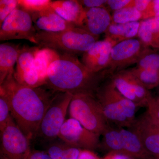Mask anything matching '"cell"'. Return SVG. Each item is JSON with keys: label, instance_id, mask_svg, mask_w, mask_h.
<instances>
[{"label": "cell", "instance_id": "cell-38", "mask_svg": "<svg viewBox=\"0 0 159 159\" xmlns=\"http://www.w3.org/2000/svg\"><path fill=\"white\" fill-rule=\"evenodd\" d=\"M154 11L156 15L159 12V0H152Z\"/></svg>", "mask_w": 159, "mask_h": 159}, {"label": "cell", "instance_id": "cell-10", "mask_svg": "<svg viewBox=\"0 0 159 159\" xmlns=\"http://www.w3.org/2000/svg\"><path fill=\"white\" fill-rule=\"evenodd\" d=\"M110 78L116 88L124 97L139 107H146L148 100L152 96L129 69L119 71L111 75Z\"/></svg>", "mask_w": 159, "mask_h": 159}, {"label": "cell", "instance_id": "cell-29", "mask_svg": "<svg viewBox=\"0 0 159 159\" xmlns=\"http://www.w3.org/2000/svg\"><path fill=\"white\" fill-rule=\"evenodd\" d=\"M11 110L8 98L0 89V131H2L11 118Z\"/></svg>", "mask_w": 159, "mask_h": 159}, {"label": "cell", "instance_id": "cell-16", "mask_svg": "<svg viewBox=\"0 0 159 159\" xmlns=\"http://www.w3.org/2000/svg\"><path fill=\"white\" fill-rule=\"evenodd\" d=\"M29 13L37 31L59 32L76 27L60 16L51 7L43 11Z\"/></svg>", "mask_w": 159, "mask_h": 159}, {"label": "cell", "instance_id": "cell-23", "mask_svg": "<svg viewBox=\"0 0 159 159\" xmlns=\"http://www.w3.org/2000/svg\"><path fill=\"white\" fill-rule=\"evenodd\" d=\"M138 38L145 45L159 49V24L154 18L140 21Z\"/></svg>", "mask_w": 159, "mask_h": 159}, {"label": "cell", "instance_id": "cell-34", "mask_svg": "<svg viewBox=\"0 0 159 159\" xmlns=\"http://www.w3.org/2000/svg\"><path fill=\"white\" fill-rule=\"evenodd\" d=\"M84 8L105 7L107 0H81L79 1Z\"/></svg>", "mask_w": 159, "mask_h": 159}, {"label": "cell", "instance_id": "cell-6", "mask_svg": "<svg viewBox=\"0 0 159 159\" xmlns=\"http://www.w3.org/2000/svg\"><path fill=\"white\" fill-rule=\"evenodd\" d=\"M37 32L30 13L19 7L0 25V40L25 39L37 44Z\"/></svg>", "mask_w": 159, "mask_h": 159}, {"label": "cell", "instance_id": "cell-22", "mask_svg": "<svg viewBox=\"0 0 159 159\" xmlns=\"http://www.w3.org/2000/svg\"><path fill=\"white\" fill-rule=\"evenodd\" d=\"M46 144L45 152L53 159H78L81 150L58 138Z\"/></svg>", "mask_w": 159, "mask_h": 159}, {"label": "cell", "instance_id": "cell-2", "mask_svg": "<svg viewBox=\"0 0 159 159\" xmlns=\"http://www.w3.org/2000/svg\"><path fill=\"white\" fill-rule=\"evenodd\" d=\"M111 76L107 70L94 73L76 56L58 52L48 68L43 86L54 92L73 95L87 94L95 96L101 84Z\"/></svg>", "mask_w": 159, "mask_h": 159}, {"label": "cell", "instance_id": "cell-35", "mask_svg": "<svg viewBox=\"0 0 159 159\" xmlns=\"http://www.w3.org/2000/svg\"><path fill=\"white\" fill-rule=\"evenodd\" d=\"M78 159H102L94 152L88 149H81Z\"/></svg>", "mask_w": 159, "mask_h": 159}, {"label": "cell", "instance_id": "cell-20", "mask_svg": "<svg viewBox=\"0 0 159 159\" xmlns=\"http://www.w3.org/2000/svg\"><path fill=\"white\" fill-rule=\"evenodd\" d=\"M140 21L126 24L111 23L105 32V38L108 39L116 44L126 40L138 37Z\"/></svg>", "mask_w": 159, "mask_h": 159}, {"label": "cell", "instance_id": "cell-7", "mask_svg": "<svg viewBox=\"0 0 159 159\" xmlns=\"http://www.w3.org/2000/svg\"><path fill=\"white\" fill-rule=\"evenodd\" d=\"M30 141L11 117L1 131L0 159H28L31 151Z\"/></svg>", "mask_w": 159, "mask_h": 159}, {"label": "cell", "instance_id": "cell-31", "mask_svg": "<svg viewBox=\"0 0 159 159\" xmlns=\"http://www.w3.org/2000/svg\"><path fill=\"white\" fill-rule=\"evenodd\" d=\"M19 7L17 0L0 1V25L9 14Z\"/></svg>", "mask_w": 159, "mask_h": 159}, {"label": "cell", "instance_id": "cell-41", "mask_svg": "<svg viewBox=\"0 0 159 159\" xmlns=\"http://www.w3.org/2000/svg\"><path fill=\"white\" fill-rule=\"evenodd\" d=\"M157 159H159V158H158Z\"/></svg>", "mask_w": 159, "mask_h": 159}, {"label": "cell", "instance_id": "cell-8", "mask_svg": "<svg viewBox=\"0 0 159 159\" xmlns=\"http://www.w3.org/2000/svg\"><path fill=\"white\" fill-rule=\"evenodd\" d=\"M147 47L138 38L118 43L112 48L106 70L111 75L132 65L136 64Z\"/></svg>", "mask_w": 159, "mask_h": 159}, {"label": "cell", "instance_id": "cell-1", "mask_svg": "<svg viewBox=\"0 0 159 159\" xmlns=\"http://www.w3.org/2000/svg\"><path fill=\"white\" fill-rule=\"evenodd\" d=\"M0 89L8 98L16 125L29 140L35 139L40 123L57 92L43 86L32 88L21 85L13 74L7 77Z\"/></svg>", "mask_w": 159, "mask_h": 159}, {"label": "cell", "instance_id": "cell-33", "mask_svg": "<svg viewBox=\"0 0 159 159\" xmlns=\"http://www.w3.org/2000/svg\"><path fill=\"white\" fill-rule=\"evenodd\" d=\"M134 0H107L105 8L110 12L115 11L130 6Z\"/></svg>", "mask_w": 159, "mask_h": 159}, {"label": "cell", "instance_id": "cell-9", "mask_svg": "<svg viewBox=\"0 0 159 159\" xmlns=\"http://www.w3.org/2000/svg\"><path fill=\"white\" fill-rule=\"evenodd\" d=\"M99 137L84 127L77 120L70 118L66 119L57 138L76 148L94 151L99 148Z\"/></svg>", "mask_w": 159, "mask_h": 159}, {"label": "cell", "instance_id": "cell-30", "mask_svg": "<svg viewBox=\"0 0 159 159\" xmlns=\"http://www.w3.org/2000/svg\"><path fill=\"white\" fill-rule=\"evenodd\" d=\"M134 6L141 13L142 20L155 16L152 0H134Z\"/></svg>", "mask_w": 159, "mask_h": 159}, {"label": "cell", "instance_id": "cell-13", "mask_svg": "<svg viewBox=\"0 0 159 159\" xmlns=\"http://www.w3.org/2000/svg\"><path fill=\"white\" fill-rule=\"evenodd\" d=\"M141 140L145 150L154 159L159 158V126L147 111L135 119L129 128Z\"/></svg>", "mask_w": 159, "mask_h": 159}, {"label": "cell", "instance_id": "cell-5", "mask_svg": "<svg viewBox=\"0 0 159 159\" xmlns=\"http://www.w3.org/2000/svg\"><path fill=\"white\" fill-rule=\"evenodd\" d=\"M73 97L69 93L57 92L40 123L36 138L46 142L57 139Z\"/></svg>", "mask_w": 159, "mask_h": 159}, {"label": "cell", "instance_id": "cell-21", "mask_svg": "<svg viewBox=\"0 0 159 159\" xmlns=\"http://www.w3.org/2000/svg\"><path fill=\"white\" fill-rule=\"evenodd\" d=\"M120 127L109 123L101 136L98 149L109 152L123 154V144Z\"/></svg>", "mask_w": 159, "mask_h": 159}, {"label": "cell", "instance_id": "cell-19", "mask_svg": "<svg viewBox=\"0 0 159 159\" xmlns=\"http://www.w3.org/2000/svg\"><path fill=\"white\" fill-rule=\"evenodd\" d=\"M20 48L19 45L6 43L0 45V85L10 74L14 73Z\"/></svg>", "mask_w": 159, "mask_h": 159}, {"label": "cell", "instance_id": "cell-24", "mask_svg": "<svg viewBox=\"0 0 159 159\" xmlns=\"http://www.w3.org/2000/svg\"><path fill=\"white\" fill-rule=\"evenodd\" d=\"M58 52L47 48H40L38 51L34 61L35 70L44 85L48 68L57 56Z\"/></svg>", "mask_w": 159, "mask_h": 159}, {"label": "cell", "instance_id": "cell-40", "mask_svg": "<svg viewBox=\"0 0 159 159\" xmlns=\"http://www.w3.org/2000/svg\"><path fill=\"white\" fill-rule=\"evenodd\" d=\"M159 101V92L158 93V94L157 96V97H155Z\"/></svg>", "mask_w": 159, "mask_h": 159}, {"label": "cell", "instance_id": "cell-39", "mask_svg": "<svg viewBox=\"0 0 159 159\" xmlns=\"http://www.w3.org/2000/svg\"><path fill=\"white\" fill-rule=\"evenodd\" d=\"M154 18L157 21L159 24V12H158V13L155 16V17Z\"/></svg>", "mask_w": 159, "mask_h": 159}, {"label": "cell", "instance_id": "cell-36", "mask_svg": "<svg viewBox=\"0 0 159 159\" xmlns=\"http://www.w3.org/2000/svg\"><path fill=\"white\" fill-rule=\"evenodd\" d=\"M28 159H53L45 152L32 150L29 155Z\"/></svg>", "mask_w": 159, "mask_h": 159}, {"label": "cell", "instance_id": "cell-11", "mask_svg": "<svg viewBox=\"0 0 159 159\" xmlns=\"http://www.w3.org/2000/svg\"><path fill=\"white\" fill-rule=\"evenodd\" d=\"M114 87L113 82L110 77L101 84L95 97L109 123L119 127L129 128L131 123L123 114L114 97Z\"/></svg>", "mask_w": 159, "mask_h": 159}, {"label": "cell", "instance_id": "cell-4", "mask_svg": "<svg viewBox=\"0 0 159 159\" xmlns=\"http://www.w3.org/2000/svg\"><path fill=\"white\" fill-rule=\"evenodd\" d=\"M70 118L101 136L109 124L96 97L90 94L73 95L69 105Z\"/></svg>", "mask_w": 159, "mask_h": 159}, {"label": "cell", "instance_id": "cell-37", "mask_svg": "<svg viewBox=\"0 0 159 159\" xmlns=\"http://www.w3.org/2000/svg\"><path fill=\"white\" fill-rule=\"evenodd\" d=\"M102 159H134L128 156L116 152H109Z\"/></svg>", "mask_w": 159, "mask_h": 159}, {"label": "cell", "instance_id": "cell-32", "mask_svg": "<svg viewBox=\"0 0 159 159\" xmlns=\"http://www.w3.org/2000/svg\"><path fill=\"white\" fill-rule=\"evenodd\" d=\"M147 111L152 120L159 126V101L152 96L147 102Z\"/></svg>", "mask_w": 159, "mask_h": 159}, {"label": "cell", "instance_id": "cell-3", "mask_svg": "<svg viewBox=\"0 0 159 159\" xmlns=\"http://www.w3.org/2000/svg\"><path fill=\"white\" fill-rule=\"evenodd\" d=\"M98 38L76 26L59 32L37 31L36 45L40 48L50 49L61 54L76 56L88 51L98 41Z\"/></svg>", "mask_w": 159, "mask_h": 159}, {"label": "cell", "instance_id": "cell-15", "mask_svg": "<svg viewBox=\"0 0 159 159\" xmlns=\"http://www.w3.org/2000/svg\"><path fill=\"white\" fill-rule=\"evenodd\" d=\"M112 23V15L105 7L84 8L80 28L96 36L105 33Z\"/></svg>", "mask_w": 159, "mask_h": 159}, {"label": "cell", "instance_id": "cell-28", "mask_svg": "<svg viewBox=\"0 0 159 159\" xmlns=\"http://www.w3.org/2000/svg\"><path fill=\"white\" fill-rule=\"evenodd\" d=\"M20 8L29 12H38L51 7L52 1L50 0H18Z\"/></svg>", "mask_w": 159, "mask_h": 159}, {"label": "cell", "instance_id": "cell-14", "mask_svg": "<svg viewBox=\"0 0 159 159\" xmlns=\"http://www.w3.org/2000/svg\"><path fill=\"white\" fill-rule=\"evenodd\" d=\"M116 44L108 39L97 41L84 53L81 62L89 70L99 73L107 70L112 48Z\"/></svg>", "mask_w": 159, "mask_h": 159}, {"label": "cell", "instance_id": "cell-12", "mask_svg": "<svg viewBox=\"0 0 159 159\" xmlns=\"http://www.w3.org/2000/svg\"><path fill=\"white\" fill-rule=\"evenodd\" d=\"M40 48L39 47L28 46H23L20 48L13 76L21 85L32 88L43 86V83L34 66L35 56Z\"/></svg>", "mask_w": 159, "mask_h": 159}, {"label": "cell", "instance_id": "cell-18", "mask_svg": "<svg viewBox=\"0 0 159 159\" xmlns=\"http://www.w3.org/2000/svg\"><path fill=\"white\" fill-rule=\"evenodd\" d=\"M124 154L134 159H154L145 150L139 136L129 129L120 127Z\"/></svg>", "mask_w": 159, "mask_h": 159}, {"label": "cell", "instance_id": "cell-17", "mask_svg": "<svg viewBox=\"0 0 159 159\" xmlns=\"http://www.w3.org/2000/svg\"><path fill=\"white\" fill-rule=\"evenodd\" d=\"M51 8L67 21L79 27L84 13V8L79 1L58 0L52 1Z\"/></svg>", "mask_w": 159, "mask_h": 159}, {"label": "cell", "instance_id": "cell-25", "mask_svg": "<svg viewBox=\"0 0 159 159\" xmlns=\"http://www.w3.org/2000/svg\"><path fill=\"white\" fill-rule=\"evenodd\" d=\"M129 70L148 90L159 86V71L137 66L129 69Z\"/></svg>", "mask_w": 159, "mask_h": 159}, {"label": "cell", "instance_id": "cell-27", "mask_svg": "<svg viewBox=\"0 0 159 159\" xmlns=\"http://www.w3.org/2000/svg\"><path fill=\"white\" fill-rule=\"evenodd\" d=\"M136 66L159 71V49L147 47L140 57Z\"/></svg>", "mask_w": 159, "mask_h": 159}, {"label": "cell", "instance_id": "cell-26", "mask_svg": "<svg viewBox=\"0 0 159 159\" xmlns=\"http://www.w3.org/2000/svg\"><path fill=\"white\" fill-rule=\"evenodd\" d=\"M134 0L130 6L114 12L112 15V23L126 24L142 20L141 13L134 6Z\"/></svg>", "mask_w": 159, "mask_h": 159}]
</instances>
